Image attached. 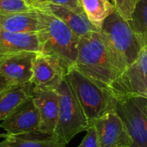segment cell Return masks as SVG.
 I'll use <instances>...</instances> for the list:
<instances>
[{"label": "cell", "mask_w": 147, "mask_h": 147, "mask_svg": "<svg viewBox=\"0 0 147 147\" xmlns=\"http://www.w3.org/2000/svg\"><path fill=\"white\" fill-rule=\"evenodd\" d=\"M92 126L96 129L99 147H132L133 146L126 125L114 110L97 119Z\"/></svg>", "instance_id": "obj_8"}, {"label": "cell", "mask_w": 147, "mask_h": 147, "mask_svg": "<svg viewBox=\"0 0 147 147\" xmlns=\"http://www.w3.org/2000/svg\"><path fill=\"white\" fill-rule=\"evenodd\" d=\"M56 90L59 98V110L53 134L66 146L77 134L86 131L90 126L65 77Z\"/></svg>", "instance_id": "obj_5"}, {"label": "cell", "mask_w": 147, "mask_h": 147, "mask_svg": "<svg viewBox=\"0 0 147 147\" xmlns=\"http://www.w3.org/2000/svg\"><path fill=\"white\" fill-rule=\"evenodd\" d=\"M90 126L109 111L114 110L115 97L108 89L81 73L75 67L65 74Z\"/></svg>", "instance_id": "obj_4"}, {"label": "cell", "mask_w": 147, "mask_h": 147, "mask_svg": "<svg viewBox=\"0 0 147 147\" xmlns=\"http://www.w3.org/2000/svg\"><path fill=\"white\" fill-rule=\"evenodd\" d=\"M115 9L126 20L131 19L132 14L137 4L138 0H111Z\"/></svg>", "instance_id": "obj_21"}, {"label": "cell", "mask_w": 147, "mask_h": 147, "mask_svg": "<svg viewBox=\"0 0 147 147\" xmlns=\"http://www.w3.org/2000/svg\"><path fill=\"white\" fill-rule=\"evenodd\" d=\"M81 4L89 21L99 29L104 20L115 9L110 0H81Z\"/></svg>", "instance_id": "obj_18"}, {"label": "cell", "mask_w": 147, "mask_h": 147, "mask_svg": "<svg viewBox=\"0 0 147 147\" xmlns=\"http://www.w3.org/2000/svg\"><path fill=\"white\" fill-rule=\"evenodd\" d=\"M36 52H18L0 56V75L12 84L32 81L33 60Z\"/></svg>", "instance_id": "obj_10"}, {"label": "cell", "mask_w": 147, "mask_h": 147, "mask_svg": "<svg viewBox=\"0 0 147 147\" xmlns=\"http://www.w3.org/2000/svg\"><path fill=\"white\" fill-rule=\"evenodd\" d=\"M114 97V111L126 125L133 141L132 147H147V98Z\"/></svg>", "instance_id": "obj_6"}, {"label": "cell", "mask_w": 147, "mask_h": 147, "mask_svg": "<svg viewBox=\"0 0 147 147\" xmlns=\"http://www.w3.org/2000/svg\"><path fill=\"white\" fill-rule=\"evenodd\" d=\"M37 9H45L60 19L79 38L90 32L99 31V28L89 21L85 14H80L65 7L52 3L42 4Z\"/></svg>", "instance_id": "obj_13"}, {"label": "cell", "mask_w": 147, "mask_h": 147, "mask_svg": "<svg viewBox=\"0 0 147 147\" xmlns=\"http://www.w3.org/2000/svg\"><path fill=\"white\" fill-rule=\"evenodd\" d=\"M23 51L40 52L37 33H14L0 29V56Z\"/></svg>", "instance_id": "obj_14"}, {"label": "cell", "mask_w": 147, "mask_h": 147, "mask_svg": "<svg viewBox=\"0 0 147 147\" xmlns=\"http://www.w3.org/2000/svg\"><path fill=\"white\" fill-rule=\"evenodd\" d=\"M9 136V134L6 133V134H2V133H0V138H3V139H5V138H7Z\"/></svg>", "instance_id": "obj_26"}, {"label": "cell", "mask_w": 147, "mask_h": 147, "mask_svg": "<svg viewBox=\"0 0 147 147\" xmlns=\"http://www.w3.org/2000/svg\"><path fill=\"white\" fill-rule=\"evenodd\" d=\"M32 9L34 8L26 0H0V15L23 12Z\"/></svg>", "instance_id": "obj_20"}, {"label": "cell", "mask_w": 147, "mask_h": 147, "mask_svg": "<svg viewBox=\"0 0 147 147\" xmlns=\"http://www.w3.org/2000/svg\"><path fill=\"white\" fill-rule=\"evenodd\" d=\"M32 83L36 89L56 90L65 76L61 65L51 56L40 52L33 60Z\"/></svg>", "instance_id": "obj_11"}, {"label": "cell", "mask_w": 147, "mask_h": 147, "mask_svg": "<svg viewBox=\"0 0 147 147\" xmlns=\"http://www.w3.org/2000/svg\"><path fill=\"white\" fill-rule=\"evenodd\" d=\"M32 82L23 84H13L0 92V121H3L22 102L32 96Z\"/></svg>", "instance_id": "obj_17"}, {"label": "cell", "mask_w": 147, "mask_h": 147, "mask_svg": "<svg viewBox=\"0 0 147 147\" xmlns=\"http://www.w3.org/2000/svg\"><path fill=\"white\" fill-rule=\"evenodd\" d=\"M32 98L40 119L39 131L53 134L57 126L59 110V98L57 90L36 89L34 86Z\"/></svg>", "instance_id": "obj_12"}, {"label": "cell", "mask_w": 147, "mask_h": 147, "mask_svg": "<svg viewBox=\"0 0 147 147\" xmlns=\"http://www.w3.org/2000/svg\"><path fill=\"white\" fill-rule=\"evenodd\" d=\"M40 119L32 96L22 102L0 124L9 135H21L39 131Z\"/></svg>", "instance_id": "obj_9"}, {"label": "cell", "mask_w": 147, "mask_h": 147, "mask_svg": "<svg viewBox=\"0 0 147 147\" xmlns=\"http://www.w3.org/2000/svg\"><path fill=\"white\" fill-rule=\"evenodd\" d=\"M78 147H99L96 129L93 126H90L86 130L85 137L84 138L81 144Z\"/></svg>", "instance_id": "obj_23"}, {"label": "cell", "mask_w": 147, "mask_h": 147, "mask_svg": "<svg viewBox=\"0 0 147 147\" xmlns=\"http://www.w3.org/2000/svg\"><path fill=\"white\" fill-rule=\"evenodd\" d=\"M26 1L28 2V3L32 8H36V7L40 4V3L41 0H26Z\"/></svg>", "instance_id": "obj_25"}, {"label": "cell", "mask_w": 147, "mask_h": 147, "mask_svg": "<svg viewBox=\"0 0 147 147\" xmlns=\"http://www.w3.org/2000/svg\"><path fill=\"white\" fill-rule=\"evenodd\" d=\"M0 147H66L53 134L35 131L21 135H9L0 142Z\"/></svg>", "instance_id": "obj_16"}, {"label": "cell", "mask_w": 147, "mask_h": 147, "mask_svg": "<svg viewBox=\"0 0 147 147\" xmlns=\"http://www.w3.org/2000/svg\"><path fill=\"white\" fill-rule=\"evenodd\" d=\"M74 67L106 88L121 75L99 31L90 32L79 39Z\"/></svg>", "instance_id": "obj_3"}, {"label": "cell", "mask_w": 147, "mask_h": 147, "mask_svg": "<svg viewBox=\"0 0 147 147\" xmlns=\"http://www.w3.org/2000/svg\"><path fill=\"white\" fill-rule=\"evenodd\" d=\"M36 9L39 17L37 35L40 53L55 59L66 74L75 65L80 38L50 12L41 9Z\"/></svg>", "instance_id": "obj_1"}, {"label": "cell", "mask_w": 147, "mask_h": 147, "mask_svg": "<svg viewBox=\"0 0 147 147\" xmlns=\"http://www.w3.org/2000/svg\"><path fill=\"white\" fill-rule=\"evenodd\" d=\"M0 29L14 33H37L39 17L35 8L23 12L0 15Z\"/></svg>", "instance_id": "obj_15"}, {"label": "cell", "mask_w": 147, "mask_h": 147, "mask_svg": "<svg viewBox=\"0 0 147 147\" xmlns=\"http://www.w3.org/2000/svg\"><path fill=\"white\" fill-rule=\"evenodd\" d=\"M46 3H52V4H56L59 6L65 7L67 9H70L75 12L80 13V14H84L82 4H81V0H41L40 4L35 8L37 9L42 4Z\"/></svg>", "instance_id": "obj_22"}, {"label": "cell", "mask_w": 147, "mask_h": 147, "mask_svg": "<svg viewBox=\"0 0 147 147\" xmlns=\"http://www.w3.org/2000/svg\"><path fill=\"white\" fill-rule=\"evenodd\" d=\"M99 32L114 65L122 73L137 59L144 47L128 21L116 9L104 20Z\"/></svg>", "instance_id": "obj_2"}, {"label": "cell", "mask_w": 147, "mask_h": 147, "mask_svg": "<svg viewBox=\"0 0 147 147\" xmlns=\"http://www.w3.org/2000/svg\"><path fill=\"white\" fill-rule=\"evenodd\" d=\"M128 22L142 46L147 47V0H138Z\"/></svg>", "instance_id": "obj_19"}, {"label": "cell", "mask_w": 147, "mask_h": 147, "mask_svg": "<svg viewBox=\"0 0 147 147\" xmlns=\"http://www.w3.org/2000/svg\"><path fill=\"white\" fill-rule=\"evenodd\" d=\"M11 85H13V84L9 81H8L6 78H4L3 76L0 75V92L3 91L7 88L10 87Z\"/></svg>", "instance_id": "obj_24"}, {"label": "cell", "mask_w": 147, "mask_h": 147, "mask_svg": "<svg viewBox=\"0 0 147 147\" xmlns=\"http://www.w3.org/2000/svg\"><path fill=\"white\" fill-rule=\"evenodd\" d=\"M115 97L141 96L147 98V47L137 59L107 88Z\"/></svg>", "instance_id": "obj_7"}]
</instances>
